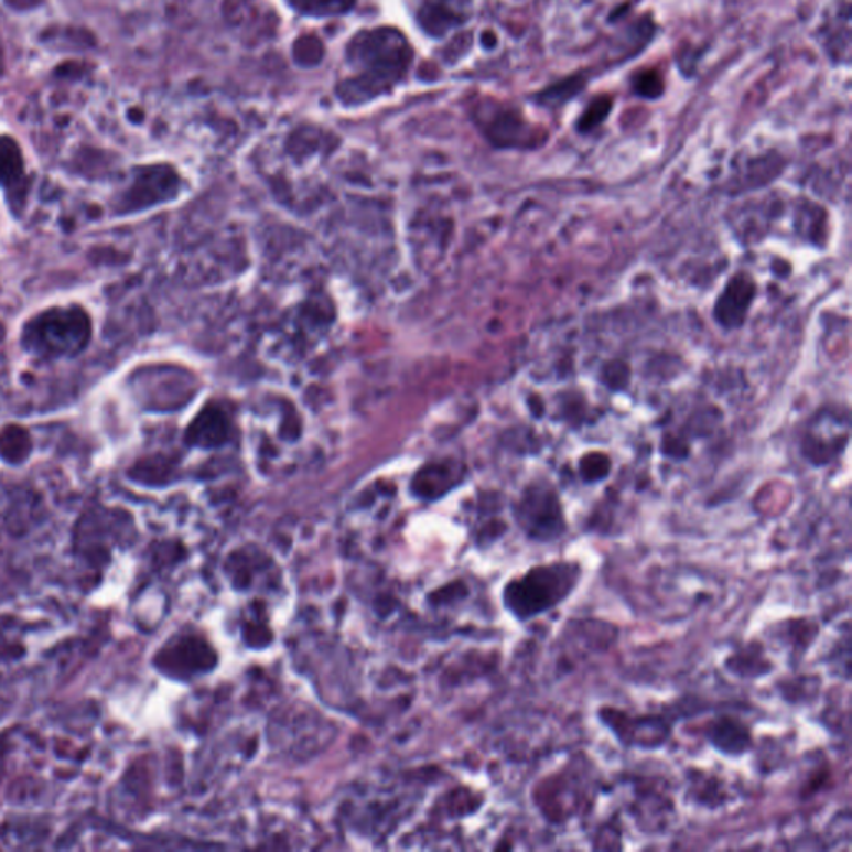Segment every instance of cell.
Here are the masks:
<instances>
[{
  "label": "cell",
  "instance_id": "1",
  "mask_svg": "<svg viewBox=\"0 0 852 852\" xmlns=\"http://www.w3.org/2000/svg\"><path fill=\"white\" fill-rule=\"evenodd\" d=\"M347 61L352 75L339 82L336 96L345 106H362L403 80L413 62V48L397 29H371L352 37Z\"/></svg>",
  "mask_w": 852,
  "mask_h": 852
},
{
  "label": "cell",
  "instance_id": "2",
  "mask_svg": "<svg viewBox=\"0 0 852 852\" xmlns=\"http://www.w3.org/2000/svg\"><path fill=\"white\" fill-rule=\"evenodd\" d=\"M583 580L578 561L558 560L537 564L515 578L503 590V605L518 622L525 623L563 605Z\"/></svg>",
  "mask_w": 852,
  "mask_h": 852
},
{
  "label": "cell",
  "instance_id": "3",
  "mask_svg": "<svg viewBox=\"0 0 852 852\" xmlns=\"http://www.w3.org/2000/svg\"><path fill=\"white\" fill-rule=\"evenodd\" d=\"M514 517L525 537L533 543L550 544L568 533L567 515L551 483L533 482L514 506Z\"/></svg>",
  "mask_w": 852,
  "mask_h": 852
},
{
  "label": "cell",
  "instance_id": "4",
  "mask_svg": "<svg viewBox=\"0 0 852 852\" xmlns=\"http://www.w3.org/2000/svg\"><path fill=\"white\" fill-rule=\"evenodd\" d=\"M591 798L590 778L576 766L547 776L535 788L533 799L540 815L553 824H563L586 809Z\"/></svg>",
  "mask_w": 852,
  "mask_h": 852
},
{
  "label": "cell",
  "instance_id": "5",
  "mask_svg": "<svg viewBox=\"0 0 852 852\" xmlns=\"http://www.w3.org/2000/svg\"><path fill=\"white\" fill-rule=\"evenodd\" d=\"M598 718L626 747L658 749L668 743L672 733V724L662 714L632 716L616 708H602Z\"/></svg>",
  "mask_w": 852,
  "mask_h": 852
},
{
  "label": "cell",
  "instance_id": "6",
  "mask_svg": "<svg viewBox=\"0 0 852 852\" xmlns=\"http://www.w3.org/2000/svg\"><path fill=\"white\" fill-rule=\"evenodd\" d=\"M476 119L489 142L495 145L517 147V149H533L537 145L538 133L520 116V112L511 107L485 104L479 107Z\"/></svg>",
  "mask_w": 852,
  "mask_h": 852
},
{
  "label": "cell",
  "instance_id": "7",
  "mask_svg": "<svg viewBox=\"0 0 852 852\" xmlns=\"http://www.w3.org/2000/svg\"><path fill=\"white\" fill-rule=\"evenodd\" d=\"M704 737L713 749L726 757H743L754 747L753 731L749 724L731 714H720L708 721Z\"/></svg>",
  "mask_w": 852,
  "mask_h": 852
},
{
  "label": "cell",
  "instance_id": "8",
  "mask_svg": "<svg viewBox=\"0 0 852 852\" xmlns=\"http://www.w3.org/2000/svg\"><path fill=\"white\" fill-rule=\"evenodd\" d=\"M756 283L747 273L741 272L727 282L724 292L718 296L714 316L724 328H740L756 296Z\"/></svg>",
  "mask_w": 852,
  "mask_h": 852
},
{
  "label": "cell",
  "instance_id": "9",
  "mask_svg": "<svg viewBox=\"0 0 852 852\" xmlns=\"http://www.w3.org/2000/svg\"><path fill=\"white\" fill-rule=\"evenodd\" d=\"M472 0H421L418 24L427 34L442 37L450 29L468 21Z\"/></svg>",
  "mask_w": 852,
  "mask_h": 852
},
{
  "label": "cell",
  "instance_id": "10",
  "mask_svg": "<svg viewBox=\"0 0 852 852\" xmlns=\"http://www.w3.org/2000/svg\"><path fill=\"white\" fill-rule=\"evenodd\" d=\"M724 669L734 678L754 679L766 678L775 671V662L766 655V649L761 641H749L734 649L726 659H724Z\"/></svg>",
  "mask_w": 852,
  "mask_h": 852
},
{
  "label": "cell",
  "instance_id": "11",
  "mask_svg": "<svg viewBox=\"0 0 852 852\" xmlns=\"http://www.w3.org/2000/svg\"><path fill=\"white\" fill-rule=\"evenodd\" d=\"M819 632L821 628L816 619L802 616V618H789L776 625L775 636L783 645L788 646L792 661H801L809 648L815 645Z\"/></svg>",
  "mask_w": 852,
  "mask_h": 852
},
{
  "label": "cell",
  "instance_id": "12",
  "mask_svg": "<svg viewBox=\"0 0 852 852\" xmlns=\"http://www.w3.org/2000/svg\"><path fill=\"white\" fill-rule=\"evenodd\" d=\"M776 690L788 704H811L821 694L822 679L812 675L783 678V681L776 684Z\"/></svg>",
  "mask_w": 852,
  "mask_h": 852
},
{
  "label": "cell",
  "instance_id": "13",
  "mask_svg": "<svg viewBox=\"0 0 852 852\" xmlns=\"http://www.w3.org/2000/svg\"><path fill=\"white\" fill-rule=\"evenodd\" d=\"M688 778H690L691 796H693L694 802L703 808L716 809L727 801V795L716 776L691 772Z\"/></svg>",
  "mask_w": 852,
  "mask_h": 852
},
{
  "label": "cell",
  "instance_id": "14",
  "mask_svg": "<svg viewBox=\"0 0 852 852\" xmlns=\"http://www.w3.org/2000/svg\"><path fill=\"white\" fill-rule=\"evenodd\" d=\"M355 2L357 0H289V4L300 14L315 15V18L347 14Z\"/></svg>",
  "mask_w": 852,
  "mask_h": 852
},
{
  "label": "cell",
  "instance_id": "15",
  "mask_svg": "<svg viewBox=\"0 0 852 852\" xmlns=\"http://www.w3.org/2000/svg\"><path fill=\"white\" fill-rule=\"evenodd\" d=\"M293 58L300 67H313L323 58V44L315 35H302L293 45Z\"/></svg>",
  "mask_w": 852,
  "mask_h": 852
},
{
  "label": "cell",
  "instance_id": "16",
  "mask_svg": "<svg viewBox=\"0 0 852 852\" xmlns=\"http://www.w3.org/2000/svg\"><path fill=\"white\" fill-rule=\"evenodd\" d=\"M21 174V159L14 143L0 139V181L18 177Z\"/></svg>",
  "mask_w": 852,
  "mask_h": 852
},
{
  "label": "cell",
  "instance_id": "17",
  "mask_svg": "<svg viewBox=\"0 0 852 852\" xmlns=\"http://www.w3.org/2000/svg\"><path fill=\"white\" fill-rule=\"evenodd\" d=\"M580 472L586 483L602 482L610 475V460L600 455L584 456Z\"/></svg>",
  "mask_w": 852,
  "mask_h": 852
},
{
  "label": "cell",
  "instance_id": "18",
  "mask_svg": "<svg viewBox=\"0 0 852 852\" xmlns=\"http://www.w3.org/2000/svg\"><path fill=\"white\" fill-rule=\"evenodd\" d=\"M610 109H612V99H610V97H602V99L594 100V103L591 104L590 109L581 117L580 129L591 130L593 127L598 126V123H602L603 120L606 119Z\"/></svg>",
  "mask_w": 852,
  "mask_h": 852
},
{
  "label": "cell",
  "instance_id": "19",
  "mask_svg": "<svg viewBox=\"0 0 852 852\" xmlns=\"http://www.w3.org/2000/svg\"><path fill=\"white\" fill-rule=\"evenodd\" d=\"M580 80H574V78H570L568 82H561L560 85H554V87H551L550 90H547V93L541 94V97H543V103H563V100L570 99L571 96H576L578 89H580Z\"/></svg>",
  "mask_w": 852,
  "mask_h": 852
},
{
  "label": "cell",
  "instance_id": "20",
  "mask_svg": "<svg viewBox=\"0 0 852 852\" xmlns=\"http://www.w3.org/2000/svg\"><path fill=\"white\" fill-rule=\"evenodd\" d=\"M636 90L645 97H656L662 90L661 78L656 72H645L636 80Z\"/></svg>",
  "mask_w": 852,
  "mask_h": 852
}]
</instances>
